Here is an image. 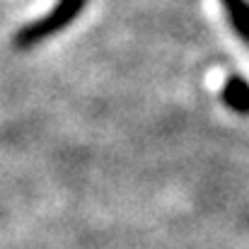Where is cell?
Listing matches in <instances>:
<instances>
[{
  "label": "cell",
  "mask_w": 249,
  "mask_h": 249,
  "mask_svg": "<svg viewBox=\"0 0 249 249\" xmlns=\"http://www.w3.org/2000/svg\"><path fill=\"white\" fill-rule=\"evenodd\" d=\"M220 97L230 111H235L240 116H249V83L242 75H230L223 85Z\"/></svg>",
  "instance_id": "cell-2"
},
{
  "label": "cell",
  "mask_w": 249,
  "mask_h": 249,
  "mask_svg": "<svg viewBox=\"0 0 249 249\" xmlns=\"http://www.w3.org/2000/svg\"><path fill=\"white\" fill-rule=\"evenodd\" d=\"M235 34L249 46V0H220Z\"/></svg>",
  "instance_id": "cell-3"
},
{
  "label": "cell",
  "mask_w": 249,
  "mask_h": 249,
  "mask_svg": "<svg viewBox=\"0 0 249 249\" xmlns=\"http://www.w3.org/2000/svg\"><path fill=\"white\" fill-rule=\"evenodd\" d=\"M87 2L89 0H56V5L44 17H36V19H32L29 24H24L22 29L15 32V36H12L15 49L29 51V49L39 46L41 41H46L49 36L68 29L85 12Z\"/></svg>",
  "instance_id": "cell-1"
}]
</instances>
